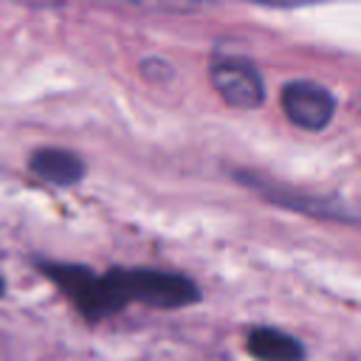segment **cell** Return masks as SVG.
<instances>
[{
	"mask_svg": "<svg viewBox=\"0 0 361 361\" xmlns=\"http://www.w3.org/2000/svg\"><path fill=\"white\" fill-rule=\"evenodd\" d=\"M96 3H110V0H96ZM113 3H116V0H113Z\"/></svg>",
	"mask_w": 361,
	"mask_h": 361,
	"instance_id": "11",
	"label": "cell"
},
{
	"mask_svg": "<svg viewBox=\"0 0 361 361\" xmlns=\"http://www.w3.org/2000/svg\"><path fill=\"white\" fill-rule=\"evenodd\" d=\"M28 169L54 186H73L85 178V161L71 152V149H59V147H42L28 158Z\"/></svg>",
	"mask_w": 361,
	"mask_h": 361,
	"instance_id": "5",
	"label": "cell"
},
{
	"mask_svg": "<svg viewBox=\"0 0 361 361\" xmlns=\"http://www.w3.org/2000/svg\"><path fill=\"white\" fill-rule=\"evenodd\" d=\"M245 347L259 361H302L305 358L299 338H293L276 327H254L248 333Z\"/></svg>",
	"mask_w": 361,
	"mask_h": 361,
	"instance_id": "6",
	"label": "cell"
},
{
	"mask_svg": "<svg viewBox=\"0 0 361 361\" xmlns=\"http://www.w3.org/2000/svg\"><path fill=\"white\" fill-rule=\"evenodd\" d=\"M251 3H262V6H302V3H316V0H251Z\"/></svg>",
	"mask_w": 361,
	"mask_h": 361,
	"instance_id": "9",
	"label": "cell"
},
{
	"mask_svg": "<svg viewBox=\"0 0 361 361\" xmlns=\"http://www.w3.org/2000/svg\"><path fill=\"white\" fill-rule=\"evenodd\" d=\"M107 285L113 288L116 299L127 307L130 302H141L147 307H183L197 302V285L172 271H155V268H113L104 274Z\"/></svg>",
	"mask_w": 361,
	"mask_h": 361,
	"instance_id": "1",
	"label": "cell"
},
{
	"mask_svg": "<svg viewBox=\"0 0 361 361\" xmlns=\"http://www.w3.org/2000/svg\"><path fill=\"white\" fill-rule=\"evenodd\" d=\"M3 290H6V282H3V276H0V296H3Z\"/></svg>",
	"mask_w": 361,
	"mask_h": 361,
	"instance_id": "10",
	"label": "cell"
},
{
	"mask_svg": "<svg viewBox=\"0 0 361 361\" xmlns=\"http://www.w3.org/2000/svg\"><path fill=\"white\" fill-rule=\"evenodd\" d=\"M212 85L228 107L254 110L265 102V85L259 71L240 56H226L212 65Z\"/></svg>",
	"mask_w": 361,
	"mask_h": 361,
	"instance_id": "3",
	"label": "cell"
},
{
	"mask_svg": "<svg viewBox=\"0 0 361 361\" xmlns=\"http://www.w3.org/2000/svg\"><path fill=\"white\" fill-rule=\"evenodd\" d=\"M39 271L73 302V307L87 319V322H102L124 305L116 299L113 288L107 285L104 274H93L85 265H71V262H39Z\"/></svg>",
	"mask_w": 361,
	"mask_h": 361,
	"instance_id": "2",
	"label": "cell"
},
{
	"mask_svg": "<svg viewBox=\"0 0 361 361\" xmlns=\"http://www.w3.org/2000/svg\"><path fill=\"white\" fill-rule=\"evenodd\" d=\"M121 3H130L147 11H161V14H186L200 8L206 0H121Z\"/></svg>",
	"mask_w": 361,
	"mask_h": 361,
	"instance_id": "8",
	"label": "cell"
},
{
	"mask_svg": "<svg viewBox=\"0 0 361 361\" xmlns=\"http://www.w3.org/2000/svg\"><path fill=\"white\" fill-rule=\"evenodd\" d=\"M282 110L302 130H324L336 113V99L324 85L296 79L282 87Z\"/></svg>",
	"mask_w": 361,
	"mask_h": 361,
	"instance_id": "4",
	"label": "cell"
},
{
	"mask_svg": "<svg viewBox=\"0 0 361 361\" xmlns=\"http://www.w3.org/2000/svg\"><path fill=\"white\" fill-rule=\"evenodd\" d=\"M251 178L245 175V183H248ZM251 186H257L271 203H276V206H288V209H299V212H307V214H313V217H333V220H355V214H350V212H344L341 206H333V203H327V200H322V197H302L299 192H290V189H276L274 183H257V180H251Z\"/></svg>",
	"mask_w": 361,
	"mask_h": 361,
	"instance_id": "7",
	"label": "cell"
}]
</instances>
